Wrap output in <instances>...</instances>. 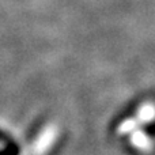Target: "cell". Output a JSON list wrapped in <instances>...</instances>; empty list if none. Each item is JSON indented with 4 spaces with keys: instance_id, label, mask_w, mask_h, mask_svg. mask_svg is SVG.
I'll return each instance as SVG.
<instances>
[{
    "instance_id": "cell-1",
    "label": "cell",
    "mask_w": 155,
    "mask_h": 155,
    "mask_svg": "<svg viewBox=\"0 0 155 155\" xmlns=\"http://www.w3.org/2000/svg\"><path fill=\"white\" fill-rule=\"evenodd\" d=\"M131 143L140 151H150L153 148L151 139L140 129H135L131 134Z\"/></svg>"
},
{
    "instance_id": "cell-2",
    "label": "cell",
    "mask_w": 155,
    "mask_h": 155,
    "mask_svg": "<svg viewBox=\"0 0 155 155\" xmlns=\"http://www.w3.org/2000/svg\"><path fill=\"white\" fill-rule=\"evenodd\" d=\"M137 123H151L155 120V105L154 104H143L136 113Z\"/></svg>"
},
{
    "instance_id": "cell-3",
    "label": "cell",
    "mask_w": 155,
    "mask_h": 155,
    "mask_svg": "<svg viewBox=\"0 0 155 155\" xmlns=\"http://www.w3.org/2000/svg\"><path fill=\"white\" fill-rule=\"evenodd\" d=\"M137 120L136 118H125L121 121V124L117 127V134L118 135H129L136 129Z\"/></svg>"
},
{
    "instance_id": "cell-4",
    "label": "cell",
    "mask_w": 155,
    "mask_h": 155,
    "mask_svg": "<svg viewBox=\"0 0 155 155\" xmlns=\"http://www.w3.org/2000/svg\"><path fill=\"white\" fill-rule=\"evenodd\" d=\"M54 135H56V131H54V128H49L45 131V134L42 135V137H41V140L38 142V151H44L46 150V148L51 146V143L53 142L54 139Z\"/></svg>"
}]
</instances>
